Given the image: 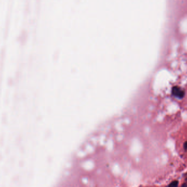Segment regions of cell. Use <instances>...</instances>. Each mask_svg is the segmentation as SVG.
Returning <instances> with one entry per match:
<instances>
[{
  "label": "cell",
  "instance_id": "2",
  "mask_svg": "<svg viewBox=\"0 0 187 187\" xmlns=\"http://www.w3.org/2000/svg\"><path fill=\"white\" fill-rule=\"evenodd\" d=\"M178 182L177 181H174L168 185V187H178Z\"/></svg>",
  "mask_w": 187,
  "mask_h": 187
},
{
  "label": "cell",
  "instance_id": "3",
  "mask_svg": "<svg viewBox=\"0 0 187 187\" xmlns=\"http://www.w3.org/2000/svg\"><path fill=\"white\" fill-rule=\"evenodd\" d=\"M183 148H184V149H185V150H187V142H185L184 143V145H183Z\"/></svg>",
  "mask_w": 187,
  "mask_h": 187
},
{
  "label": "cell",
  "instance_id": "1",
  "mask_svg": "<svg viewBox=\"0 0 187 187\" xmlns=\"http://www.w3.org/2000/svg\"><path fill=\"white\" fill-rule=\"evenodd\" d=\"M171 94L173 96L178 99H182L185 96V91L179 86H174L171 90Z\"/></svg>",
  "mask_w": 187,
  "mask_h": 187
},
{
  "label": "cell",
  "instance_id": "4",
  "mask_svg": "<svg viewBox=\"0 0 187 187\" xmlns=\"http://www.w3.org/2000/svg\"><path fill=\"white\" fill-rule=\"evenodd\" d=\"M182 187H187V183H184L182 184Z\"/></svg>",
  "mask_w": 187,
  "mask_h": 187
},
{
  "label": "cell",
  "instance_id": "5",
  "mask_svg": "<svg viewBox=\"0 0 187 187\" xmlns=\"http://www.w3.org/2000/svg\"></svg>",
  "mask_w": 187,
  "mask_h": 187
}]
</instances>
